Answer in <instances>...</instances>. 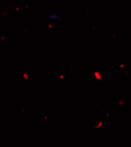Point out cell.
Masks as SVG:
<instances>
[{
    "instance_id": "2",
    "label": "cell",
    "mask_w": 131,
    "mask_h": 147,
    "mask_svg": "<svg viewBox=\"0 0 131 147\" xmlns=\"http://www.w3.org/2000/svg\"><path fill=\"white\" fill-rule=\"evenodd\" d=\"M24 78H25L26 80H28V75L26 74H24Z\"/></svg>"
},
{
    "instance_id": "1",
    "label": "cell",
    "mask_w": 131,
    "mask_h": 147,
    "mask_svg": "<svg viewBox=\"0 0 131 147\" xmlns=\"http://www.w3.org/2000/svg\"><path fill=\"white\" fill-rule=\"evenodd\" d=\"M50 17L52 19H56L58 18V16L57 15H52V16H51Z\"/></svg>"
}]
</instances>
